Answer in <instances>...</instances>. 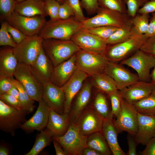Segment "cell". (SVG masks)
I'll list each match as a JSON object with an SVG mask.
<instances>
[{
  "mask_svg": "<svg viewBox=\"0 0 155 155\" xmlns=\"http://www.w3.org/2000/svg\"><path fill=\"white\" fill-rule=\"evenodd\" d=\"M7 22L1 24L0 30V45L8 46L14 48L18 44L14 40L7 29Z\"/></svg>",
  "mask_w": 155,
  "mask_h": 155,
  "instance_id": "obj_39",
  "label": "cell"
},
{
  "mask_svg": "<svg viewBox=\"0 0 155 155\" xmlns=\"http://www.w3.org/2000/svg\"><path fill=\"white\" fill-rule=\"evenodd\" d=\"M121 1H123V0H120Z\"/></svg>",
  "mask_w": 155,
  "mask_h": 155,
  "instance_id": "obj_61",
  "label": "cell"
},
{
  "mask_svg": "<svg viewBox=\"0 0 155 155\" xmlns=\"http://www.w3.org/2000/svg\"><path fill=\"white\" fill-rule=\"evenodd\" d=\"M58 1L61 4L64 3V0H56Z\"/></svg>",
  "mask_w": 155,
  "mask_h": 155,
  "instance_id": "obj_59",
  "label": "cell"
},
{
  "mask_svg": "<svg viewBox=\"0 0 155 155\" xmlns=\"http://www.w3.org/2000/svg\"><path fill=\"white\" fill-rule=\"evenodd\" d=\"M42 99L50 108L59 114L64 113L65 96L62 87L51 82L44 86Z\"/></svg>",
  "mask_w": 155,
  "mask_h": 155,
  "instance_id": "obj_18",
  "label": "cell"
},
{
  "mask_svg": "<svg viewBox=\"0 0 155 155\" xmlns=\"http://www.w3.org/2000/svg\"><path fill=\"white\" fill-rule=\"evenodd\" d=\"M89 76L77 68L69 79L62 86L65 96L64 113H69L73 98L81 89L84 81Z\"/></svg>",
  "mask_w": 155,
  "mask_h": 155,
  "instance_id": "obj_17",
  "label": "cell"
},
{
  "mask_svg": "<svg viewBox=\"0 0 155 155\" xmlns=\"http://www.w3.org/2000/svg\"><path fill=\"white\" fill-rule=\"evenodd\" d=\"M53 66L42 48L36 59L30 65L34 75L43 87L51 82V78L54 67Z\"/></svg>",
  "mask_w": 155,
  "mask_h": 155,
  "instance_id": "obj_16",
  "label": "cell"
},
{
  "mask_svg": "<svg viewBox=\"0 0 155 155\" xmlns=\"http://www.w3.org/2000/svg\"><path fill=\"white\" fill-rule=\"evenodd\" d=\"M42 48L54 67L68 59L81 49L71 40L54 38L43 39Z\"/></svg>",
  "mask_w": 155,
  "mask_h": 155,
  "instance_id": "obj_3",
  "label": "cell"
},
{
  "mask_svg": "<svg viewBox=\"0 0 155 155\" xmlns=\"http://www.w3.org/2000/svg\"><path fill=\"white\" fill-rule=\"evenodd\" d=\"M52 133L48 129H43L36 136L33 146L30 150L24 155H37L45 148L49 146L53 141Z\"/></svg>",
  "mask_w": 155,
  "mask_h": 155,
  "instance_id": "obj_30",
  "label": "cell"
},
{
  "mask_svg": "<svg viewBox=\"0 0 155 155\" xmlns=\"http://www.w3.org/2000/svg\"><path fill=\"white\" fill-rule=\"evenodd\" d=\"M43 40L38 34L28 36L13 48L18 63L29 65L33 63L42 48Z\"/></svg>",
  "mask_w": 155,
  "mask_h": 155,
  "instance_id": "obj_9",
  "label": "cell"
},
{
  "mask_svg": "<svg viewBox=\"0 0 155 155\" xmlns=\"http://www.w3.org/2000/svg\"><path fill=\"white\" fill-rule=\"evenodd\" d=\"M77 68L89 76L104 72L109 61L104 54L81 49L75 53Z\"/></svg>",
  "mask_w": 155,
  "mask_h": 155,
  "instance_id": "obj_5",
  "label": "cell"
},
{
  "mask_svg": "<svg viewBox=\"0 0 155 155\" xmlns=\"http://www.w3.org/2000/svg\"><path fill=\"white\" fill-rule=\"evenodd\" d=\"M150 73V82L155 85V65Z\"/></svg>",
  "mask_w": 155,
  "mask_h": 155,
  "instance_id": "obj_58",
  "label": "cell"
},
{
  "mask_svg": "<svg viewBox=\"0 0 155 155\" xmlns=\"http://www.w3.org/2000/svg\"><path fill=\"white\" fill-rule=\"evenodd\" d=\"M64 2L67 3L73 9L74 13V17L78 20L82 22L87 19L83 13L79 0H64Z\"/></svg>",
  "mask_w": 155,
  "mask_h": 155,
  "instance_id": "obj_43",
  "label": "cell"
},
{
  "mask_svg": "<svg viewBox=\"0 0 155 155\" xmlns=\"http://www.w3.org/2000/svg\"><path fill=\"white\" fill-rule=\"evenodd\" d=\"M80 3L89 15L96 13L99 7L98 0H81Z\"/></svg>",
  "mask_w": 155,
  "mask_h": 155,
  "instance_id": "obj_44",
  "label": "cell"
},
{
  "mask_svg": "<svg viewBox=\"0 0 155 155\" xmlns=\"http://www.w3.org/2000/svg\"><path fill=\"white\" fill-rule=\"evenodd\" d=\"M127 140L128 146V150L127 154V155H136L137 146L138 144L134 136L128 133Z\"/></svg>",
  "mask_w": 155,
  "mask_h": 155,
  "instance_id": "obj_50",
  "label": "cell"
},
{
  "mask_svg": "<svg viewBox=\"0 0 155 155\" xmlns=\"http://www.w3.org/2000/svg\"><path fill=\"white\" fill-rule=\"evenodd\" d=\"M149 0H123L127 6V14L131 18L137 13L138 10Z\"/></svg>",
  "mask_w": 155,
  "mask_h": 155,
  "instance_id": "obj_40",
  "label": "cell"
},
{
  "mask_svg": "<svg viewBox=\"0 0 155 155\" xmlns=\"http://www.w3.org/2000/svg\"><path fill=\"white\" fill-rule=\"evenodd\" d=\"M13 76L22 85L32 100L39 102L42 99L43 87L35 78L30 65L18 63Z\"/></svg>",
  "mask_w": 155,
  "mask_h": 155,
  "instance_id": "obj_10",
  "label": "cell"
},
{
  "mask_svg": "<svg viewBox=\"0 0 155 155\" xmlns=\"http://www.w3.org/2000/svg\"><path fill=\"white\" fill-rule=\"evenodd\" d=\"M147 38L133 27L132 33L127 39L119 43L108 45L104 55L109 61L120 62L140 49Z\"/></svg>",
  "mask_w": 155,
  "mask_h": 155,
  "instance_id": "obj_2",
  "label": "cell"
},
{
  "mask_svg": "<svg viewBox=\"0 0 155 155\" xmlns=\"http://www.w3.org/2000/svg\"><path fill=\"white\" fill-rule=\"evenodd\" d=\"M150 17L149 14L137 13L131 18V22L133 27L138 32L145 34L148 29Z\"/></svg>",
  "mask_w": 155,
  "mask_h": 155,
  "instance_id": "obj_35",
  "label": "cell"
},
{
  "mask_svg": "<svg viewBox=\"0 0 155 155\" xmlns=\"http://www.w3.org/2000/svg\"><path fill=\"white\" fill-rule=\"evenodd\" d=\"M71 40L81 49L94 53L104 54L108 45L105 40L82 28L75 33Z\"/></svg>",
  "mask_w": 155,
  "mask_h": 155,
  "instance_id": "obj_14",
  "label": "cell"
},
{
  "mask_svg": "<svg viewBox=\"0 0 155 155\" xmlns=\"http://www.w3.org/2000/svg\"><path fill=\"white\" fill-rule=\"evenodd\" d=\"M99 6L101 7L127 13L125 4L120 0H98Z\"/></svg>",
  "mask_w": 155,
  "mask_h": 155,
  "instance_id": "obj_36",
  "label": "cell"
},
{
  "mask_svg": "<svg viewBox=\"0 0 155 155\" xmlns=\"http://www.w3.org/2000/svg\"><path fill=\"white\" fill-rule=\"evenodd\" d=\"M15 11L19 14L28 17L36 16H45L44 0H25L17 2Z\"/></svg>",
  "mask_w": 155,
  "mask_h": 155,
  "instance_id": "obj_27",
  "label": "cell"
},
{
  "mask_svg": "<svg viewBox=\"0 0 155 155\" xmlns=\"http://www.w3.org/2000/svg\"><path fill=\"white\" fill-rule=\"evenodd\" d=\"M45 17H32L21 15L14 12L5 19L8 23L17 28L28 36L38 34L46 22Z\"/></svg>",
  "mask_w": 155,
  "mask_h": 155,
  "instance_id": "obj_11",
  "label": "cell"
},
{
  "mask_svg": "<svg viewBox=\"0 0 155 155\" xmlns=\"http://www.w3.org/2000/svg\"><path fill=\"white\" fill-rule=\"evenodd\" d=\"M118 28L113 26H103L84 29L106 41Z\"/></svg>",
  "mask_w": 155,
  "mask_h": 155,
  "instance_id": "obj_37",
  "label": "cell"
},
{
  "mask_svg": "<svg viewBox=\"0 0 155 155\" xmlns=\"http://www.w3.org/2000/svg\"><path fill=\"white\" fill-rule=\"evenodd\" d=\"M155 12V0H149L138 10L139 14H150Z\"/></svg>",
  "mask_w": 155,
  "mask_h": 155,
  "instance_id": "obj_51",
  "label": "cell"
},
{
  "mask_svg": "<svg viewBox=\"0 0 155 155\" xmlns=\"http://www.w3.org/2000/svg\"><path fill=\"white\" fill-rule=\"evenodd\" d=\"M105 94L98 91L96 94L92 106L104 119L113 118Z\"/></svg>",
  "mask_w": 155,
  "mask_h": 155,
  "instance_id": "obj_32",
  "label": "cell"
},
{
  "mask_svg": "<svg viewBox=\"0 0 155 155\" xmlns=\"http://www.w3.org/2000/svg\"><path fill=\"white\" fill-rule=\"evenodd\" d=\"M82 155H101V154L94 149L87 147L83 150Z\"/></svg>",
  "mask_w": 155,
  "mask_h": 155,
  "instance_id": "obj_55",
  "label": "cell"
},
{
  "mask_svg": "<svg viewBox=\"0 0 155 155\" xmlns=\"http://www.w3.org/2000/svg\"><path fill=\"white\" fill-rule=\"evenodd\" d=\"M0 100L10 106L19 110H22L19 100L7 93L0 95Z\"/></svg>",
  "mask_w": 155,
  "mask_h": 155,
  "instance_id": "obj_47",
  "label": "cell"
},
{
  "mask_svg": "<svg viewBox=\"0 0 155 155\" xmlns=\"http://www.w3.org/2000/svg\"><path fill=\"white\" fill-rule=\"evenodd\" d=\"M144 150L141 152L142 155H155V137L151 139L146 145Z\"/></svg>",
  "mask_w": 155,
  "mask_h": 155,
  "instance_id": "obj_52",
  "label": "cell"
},
{
  "mask_svg": "<svg viewBox=\"0 0 155 155\" xmlns=\"http://www.w3.org/2000/svg\"><path fill=\"white\" fill-rule=\"evenodd\" d=\"M14 85L18 89L19 92V101L22 110L28 111L32 113L34 110L36 106L34 104V101L30 97L21 84L12 77Z\"/></svg>",
  "mask_w": 155,
  "mask_h": 155,
  "instance_id": "obj_33",
  "label": "cell"
},
{
  "mask_svg": "<svg viewBox=\"0 0 155 155\" xmlns=\"http://www.w3.org/2000/svg\"><path fill=\"white\" fill-rule=\"evenodd\" d=\"M70 124L69 113L60 114L50 108L46 127L52 133L53 135H63L68 130Z\"/></svg>",
  "mask_w": 155,
  "mask_h": 155,
  "instance_id": "obj_26",
  "label": "cell"
},
{
  "mask_svg": "<svg viewBox=\"0 0 155 155\" xmlns=\"http://www.w3.org/2000/svg\"><path fill=\"white\" fill-rule=\"evenodd\" d=\"M140 49L155 56V35L147 38Z\"/></svg>",
  "mask_w": 155,
  "mask_h": 155,
  "instance_id": "obj_45",
  "label": "cell"
},
{
  "mask_svg": "<svg viewBox=\"0 0 155 155\" xmlns=\"http://www.w3.org/2000/svg\"><path fill=\"white\" fill-rule=\"evenodd\" d=\"M75 54L70 58L54 67L51 82L54 84L62 87L69 79L77 68Z\"/></svg>",
  "mask_w": 155,
  "mask_h": 155,
  "instance_id": "obj_22",
  "label": "cell"
},
{
  "mask_svg": "<svg viewBox=\"0 0 155 155\" xmlns=\"http://www.w3.org/2000/svg\"><path fill=\"white\" fill-rule=\"evenodd\" d=\"M151 15L148 30L144 34L147 38L155 35V12L151 13Z\"/></svg>",
  "mask_w": 155,
  "mask_h": 155,
  "instance_id": "obj_53",
  "label": "cell"
},
{
  "mask_svg": "<svg viewBox=\"0 0 155 155\" xmlns=\"http://www.w3.org/2000/svg\"><path fill=\"white\" fill-rule=\"evenodd\" d=\"M12 77L0 80V95L7 93L14 86Z\"/></svg>",
  "mask_w": 155,
  "mask_h": 155,
  "instance_id": "obj_49",
  "label": "cell"
},
{
  "mask_svg": "<svg viewBox=\"0 0 155 155\" xmlns=\"http://www.w3.org/2000/svg\"><path fill=\"white\" fill-rule=\"evenodd\" d=\"M49 111V107L42 99L39 102L35 113L22 125L20 128L27 133H30L34 130L40 131L44 129L48 122Z\"/></svg>",
  "mask_w": 155,
  "mask_h": 155,
  "instance_id": "obj_19",
  "label": "cell"
},
{
  "mask_svg": "<svg viewBox=\"0 0 155 155\" xmlns=\"http://www.w3.org/2000/svg\"><path fill=\"white\" fill-rule=\"evenodd\" d=\"M94 16L82 22V28L107 26L122 27L131 24V18L127 13L99 7Z\"/></svg>",
  "mask_w": 155,
  "mask_h": 155,
  "instance_id": "obj_4",
  "label": "cell"
},
{
  "mask_svg": "<svg viewBox=\"0 0 155 155\" xmlns=\"http://www.w3.org/2000/svg\"><path fill=\"white\" fill-rule=\"evenodd\" d=\"M155 57V56H154Z\"/></svg>",
  "mask_w": 155,
  "mask_h": 155,
  "instance_id": "obj_62",
  "label": "cell"
},
{
  "mask_svg": "<svg viewBox=\"0 0 155 155\" xmlns=\"http://www.w3.org/2000/svg\"><path fill=\"white\" fill-rule=\"evenodd\" d=\"M92 77L95 87L108 96L118 90L114 80L104 72L98 73Z\"/></svg>",
  "mask_w": 155,
  "mask_h": 155,
  "instance_id": "obj_28",
  "label": "cell"
},
{
  "mask_svg": "<svg viewBox=\"0 0 155 155\" xmlns=\"http://www.w3.org/2000/svg\"><path fill=\"white\" fill-rule=\"evenodd\" d=\"M61 4L56 0H44V7L47 15L51 21L59 19L58 13Z\"/></svg>",
  "mask_w": 155,
  "mask_h": 155,
  "instance_id": "obj_38",
  "label": "cell"
},
{
  "mask_svg": "<svg viewBox=\"0 0 155 155\" xmlns=\"http://www.w3.org/2000/svg\"><path fill=\"white\" fill-rule=\"evenodd\" d=\"M74 16L73 11L67 3L64 2L60 5L58 13L59 19H66Z\"/></svg>",
  "mask_w": 155,
  "mask_h": 155,
  "instance_id": "obj_46",
  "label": "cell"
},
{
  "mask_svg": "<svg viewBox=\"0 0 155 155\" xmlns=\"http://www.w3.org/2000/svg\"><path fill=\"white\" fill-rule=\"evenodd\" d=\"M7 93L15 97L19 100V92L18 88L14 85Z\"/></svg>",
  "mask_w": 155,
  "mask_h": 155,
  "instance_id": "obj_57",
  "label": "cell"
},
{
  "mask_svg": "<svg viewBox=\"0 0 155 155\" xmlns=\"http://www.w3.org/2000/svg\"><path fill=\"white\" fill-rule=\"evenodd\" d=\"M18 61L13 53V47L0 49V80L13 76Z\"/></svg>",
  "mask_w": 155,
  "mask_h": 155,
  "instance_id": "obj_25",
  "label": "cell"
},
{
  "mask_svg": "<svg viewBox=\"0 0 155 155\" xmlns=\"http://www.w3.org/2000/svg\"><path fill=\"white\" fill-rule=\"evenodd\" d=\"M7 29L8 32L12 36L14 40L17 44L20 43L28 37L8 23L7 26Z\"/></svg>",
  "mask_w": 155,
  "mask_h": 155,
  "instance_id": "obj_48",
  "label": "cell"
},
{
  "mask_svg": "<svg viewBox=\"0 0 155 155\" xmlns=\"http://www.w3.org/2000/svg\"><path fill=\"white\" fill-rule=\"evenodd\" d=\"M53 142L57 155H67V152L62 148L61 145L58 142L53 140Z\"/></svg>",
  "mask_w": 155,
  "mask_h": 155,
  "instance_id": "obj_54",
  "label": "cell"
},
{
  "mask_svg": "<svg viewBox=\"0 0 155 155\" xmlns=\"http://www.w3.org/2000/svg\"><path fill=\"white\" fill-rule=\"evenodd\" d=\"M10 154V150L6 145L1 144L0 146V155H9Z\"/></svg>",
  "mask_w": 155,
  "mask_h": 155,
  "instance_id": "obj_56",
  "label": "cell"
},
{
  "mask_svg": "<svg viewBox=\"0 0 155 155\" xmlns=\"http://www.w3.org/2000/svg\"><path fill=\"white\" fill-rule=\"evenodd\" d=\"M82 28V22L74 17L46 22L38 35L43 39L54 38L70 40L72 36Z\"/></svg>",
  "mask_w": 155,
  "mask_h": 155,
  "instance_id": "obj_1",
  "label": "cell"
},
{
  "mask_svg": "<svg viewBox=\"0 0 155 155\" xmlns=\"http://www.w3.org/2000/svg\"><path fill=\"white\" fill-rule=\"evenodd\" d=\"M91 84L87 83L78 93L73 106L69 113L71 123H75L83 111L88 106L91 96Z\"/></svg>",
  "mask_w": 155,
  "mask_h": 155,
  "instance_id": "obj_23",
  "label": "cell"
},
{
  "mask_svg": "<svg viewBox=\"0 0 155 155\" xmlns=\"http://www.w3.org/2000/svg\"><path fill=\"white\" fill-rule=\"evenodd\" d=\"M123 65L109 61L104 71L113 79L119 91L139 81L137 74L131 72Z\"/></svg>",
  "mask_w": 155,
  "mask_h": 155,
  "instance_id": "obj_15",
  "label": "cell"
},
{
  "mask_svg": "<svg viewBox=\"0 0 155 155\" xmlns=\"http://www.w3.org/2000/svg\"><path fill=\"white\" fill-rule=\"evenodd\" d=\"M18 2H20L25 0H16Z\"/></svg>",
  "mask_w": 155,
  "mask_h": 155,
  "instance_id": "obj_60",
  "label": "cell"
},
{
  "mask_svg": "<svg viewBox=\"0 0 155 155\" xmlns=\"http://www.w3.org/2000/svg\"><path fill=\"white\" fill-rule=\"evenodd\" d=\"M87 147L99 152L101 155H110L112 152L101 131L96 132L87 136Z\"/></svg>",
  "mask_w": 155,
  "mask_h": 155,
  "instance_id": "obj_29",
  "label": "cell"
},
{
  "mask_svg": "<svg viewBox=\"0 0 155 155\" xmlns=\"http://www.w3.org/2000/svg\"><path fill=\"white\" fill-rule=\"evenodd\" d=\"M108 97L111 101L112 115L116 117L121 111L123 98L119 90L111 94Z\"/></svg>",
  "mask_w": 155,
  "mask_h": 155,
  "instance_id": "obj_41",
  "label": "cell"
},
{
  "mask_svg": "<svg viewBox=\"0 0 155 155\" xmlns=\"http://www.w3.org/2000/svg\"><path fill=\"white\" fill-rule=\"evenodd\" d=\"M134 69L140 81L150 82V71L155 65V57L140 49L120 62Z\"/></svg>",
  "mask_w": 155,
  "mask_h": 155,
  "instance_id": "obj_6",
  "label": "cell"
},
{
  "mask_svg": "<svg viewBox=\"0 0 155 155\" xmlns=\"http://www.w3.org/2000/svg\"><path fill=\"white\" fill-rule=\"evenodd\" d=\"M132 104L138 113L148 115H155V91Z\"/></svg>",
  "mask_w": 155,
  "mask_h": 155,
  "instance_id": "obj_31",
  "label": "cell"
},
{
  "mask_svg": "<svg viewBox=\"0 0 155 155\" xmlns=\"http://www.w3.org/2000/svg\"><path fill=\"white\" fill-rule=\"evenodd\" d=\"M116 118L114 123L119 133L125 131L135 136L138 129L137 112L132 104L123 98L121 111Z\"/></svg>",
  "mask_w": 155,
  "mask_h": 155,
  "instance_id": "obj_12",
  "label": "cell"
},
{
  "mask_svg": "<svg viewBox=\"0 0 155 155\" xmlns=\"http://www.w3.org/2000/svg\"><path fill=\"white\" fill-rule=\"evenodd\" d=\"M87 136L82 134L74 123H71L67 132L63 135H53V140L58 142L68 155H82L87 147Z\"/></svg>",
  "mask_w": 155,
  "mask_h": 155,
  "instance_id": "obj_7",
  "label": "cell"
},
{
  "mask_svg": "<svg viewBox=\"0 0 155 155\" xmlns=\"http://www.w3.org/2000/svg\"><path fill=\"white\" fill-rule=\"evenodd\" d=\"M133 26L132 24L118 28L106 41L108 45L116 44L122 42L131 36Z\"/></svg>",
  "mask_w": 155,
  "mask_h": 155,
  "instance_id": "obj_34",
  "label": "cell"
},
{
  "mask_svg": "<svg viewBox=\"0 0 155 155\" xmlns=\"http://www.w3.org/2000/svg\"><path fill=\"white\" fill-rule=\"evenodd\" d=\"M119 91L123 98L133 104L155 91V85L151 82L139 81Z\"/></svg>",
  "mask_w": 155,
  "mask_h": 155,
  "instance_id": "obj_20",
  "label": "cell"
},
{
  "mask_svg": "<svg viewBox=\"0 0 155 155\" xmlns=\"http://www.w3.org/2000/svg\"><path fill=\"white\" fill-rule=\"evenodd\" d=\"M104 118L92 106H88L74 123L80 132L86 136L101 131Z\"/></svg>",
  "mask_w": 155,
  "mask_h": 155,
  "instance_id": "obj_13",
  "label": "cell"
},
{
  "mask_svg": "<svg viewBox=\"0 0 155 155\" xmlns=\"http://www.w3.org/2000/svg\"><path fill=\"white\" fill-rule=\"evenodd\" d=\"M101 132L103 134L113 155L126 154L118 143L119 133L115 126L113 118L104 119Z\"/></svg>",
  "mask_w": 155,
  "mask_h": 155,
  "instance_id": "obj_24",
  "label": "cell"
},
{
  "mask_svg": "<svg viewBox=\"0 0 155 155\" xmlns=\"http://www.w3.org/2000/svg\"><path fill=\"white\" fill-rule=\"evenodd\" d=\"M138 129L135 136L138 144L146 145L155 137V115H148L137 112Z\"/></svg>",
  "mask_w": 155,
  "mask_h": 155,
  "instance_id": "obj_21",
  "label": "cell"
},
{
  "mask_svg": "<svg viewBox=\"0 0 155 155\" xmlns=\"http://www.w3.org/2000/svg\"><path fill=\"white\" fill-rule=\"evenodd\" d=\"M18 1L16 0H0V10L5 19L15 11Z\"/></svg>",
  "mask_w": 155,
  "mask_h": 155,
  "instance_id": "obj_42",
  "label": "cell"
},
{
  "mask_svg": "<svg viewBox=\"0 0 155 155\" xmlns=\"http://www.w3.org/2000/svg\"><path fill=\"white\" fill-rule=\"evenodd\" d=\"M30 112L19 110L0 100V129L14 136L16 129L20 128L26 120V117Z\"/></svg>",
  "mask_w": 155,
  "mask_h": 155,
  "instance_id": "obj_8",
  "label": "cell"
}]
</instances>
